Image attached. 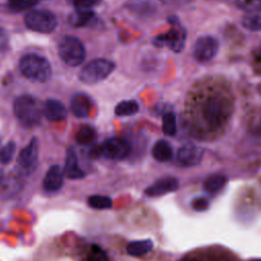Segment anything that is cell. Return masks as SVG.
I'll use <instances>...</instances> for the list:
<instances>
[{
  "instance_id": "1",
  "label": "cell",
  "mask_w": 261,
  "mask_h": 261,
  "mask_svg": "<svg viewBox=\"0 0 261 261\" xmlns=\"http://www.w3.org/2000/svg\"><path fill=\"white\" fill-rule=\"evenodd\" d=\"M230 110L231 104L228 97L215 93L204 100L201 106V115L209 126L217 127L228 118Z\"/></svg>"
},
{
  "instance_id": "2",
  "label": "cell",
  "mask_w": 261,
  "mask_h": 261,
  "mask_svg": "<svg viewBox=\"0 0 261 261\" xmlns=\"http://www.w3.org/2000/svg\"><path fill=\"white\" fill-rule=\"evenodd\" d=\"M18 68L25 79L38 83L47 82L52 73L49 60L37 53H28L23 55L19 59Z\"/></svg>"
},
{
  "instance_id": "3",
  "label": "cell",
  "mask_w": 261,
  "mask_h": 261,
  "mask_svg": "<svg viewBox=\"0 0 261 261\" xmlns=\"http://www.w3.org/2000/svg\"><path fill=\"white\" fill-rule=\"evenodd\" d=\"M13 113L23 127L31 128L41 122L43 111L36 98L31 95H20L14 99Z\"/></svg>"
},
{
  "instance_id": "4",
  "label": "cell",
  "mask_w": 261,
  "mask_h": 261,
  "mask_svg": "<svg viewBox=\"0 0 261 261\" xmlns=\"http://www.w3.org/2000/svg\"><path fill=\"white\" fill-rule=\"evenodd\" d=\"M57 51L60 59L71 67L81 65L86 57V49L74 36H63L57 44Z\"/></svg>"
},
{
  "instance_id": "5",
  "label": "cell",
  "mask_w": 261,
  "mask_h": 261,
  "mask_svg": "<svg viewBox=\"0 0 261 261\" xmlns=\"http://www.w3.org/2000/svg\"><path fill=\"white\" fill-rule=\"evenodd\" d=\"M115 69V64L106 58H96L82 67L79 79L87 85H94L104 81Z\"/></svg>"
},
{
  "instance_id": "6",
  "label": "cell",
  "mask_w": 261,
  "mask_h": 261,
  "mask_svg": "<svg viewBox=\"0 0 261 261\" xmlns=\"http://www.w3.org/2000/svg\"><path fill=\"white\" fill-rule=\"evenodd\" d=\"M25 27L34 32L50 34L55 31L58 21L56 15L48 9H32L23 18Z\"/></svg>"
},
{
  "instance_id": "7",
  "label": "cell",
  "mask_w": 261,
  "mask_h": 261,
  "mask_svg": "<svg viewBox=\"0 0 261 261\" xmlns=\"http://www.w3.org/2000/svg\"><path fill=\"white\" fill-rule=\"evenodd\" d=\"M169 22L171 23V28L168 30V32L155 37L153 44L157 47L166 46L174 52H180L185 47L187 32L176 17H170Z\"/></svg>"
},
{
  "instance_id": "8",
  "label": "cell",
  "mask_w": 261,
  "mask_h": 261,
  "mask_svg": "<svg viewBox=\"0 0 261 261\" xmlns=\"http://www.w3.org/2000/svg\"><path fill=\"white\" fill-rule=\"evenodd\" d=\"M39 140L32 138L25 147H23L17 156V167L21 175H30L38 165L39 159Z\"/></svg>"
},
{
  "instance_id": "9",
  "label": "cell",
  "mask_w": 261,
  "mask_h": 261,
  "mask_svg": "<svg viewBox=\"0 0 261 261\" xmlns=\"http://www.w3.org/2000/svg\"><path fill=\"white\" fill-rule=\"evenodd\" d=\"M218 41L212 36H203L197 39L193 47L194 58L201 62H207L211 60L218 52Z\"/></svg>"
},
{
  "instance_id": "10",
  "label": "cell",
  "mask_w": 261,
  "mask_h": 261,
  "mask_svg": "<svg viewBox=\"0 0 261 261\" xmlns=\"http://www.w3.org/2000/svg\"><path fill=\"white\" fill-rule=\"evenodd\" d=\"M102 153L105 158L111 160H123L130 153L129 143L119 137H112L102 144Z\"/></svg>"
},
{
  "instance_id": "11",
  "label": "cell",
  "mask_w": 261,
  "mask_h": 261,
  "mask_svg": "<svg viewBox=\"0 0 261 261\" xmlns=\"http://www.w3.org/2000/svg\"><path fill=\"white\" fill-rule=\"evenodd\" d=\"M203 156L204 151L201 147L193 144H186L177 150L176 159L180 165L192 167L200 164Z\"/></svg>"
},
{
  "instance_id": "12",
  "label": "cell",
  "mask_w": 261,
  "mask_h": 261,
  "mask_svg": "<svg viewBox=\"0 0 261 261\" xmlns=\"http://www.w3.org/2000/svg\"><path fill=\"white\" fill-rule=\"evenodd\" d=\"M179 187L178 180L172 176H165L157 179L150 185L146 190L145 194L148 197H160L176 191Z\"/></svg>"
},
{
  "instance_id": "13",
  "label": "cell",
  "mask_w": 261,
  "mask_h": 261,
  "mask_svg": "<svg viewBox=\"0 0 261 261\" xmlns=\"http://www.w3.org/2000/svg\"><path fill=\"white\" fill-rule=\"evenodd\" d=\"M43 114L49 121H61L67 116L65 105L57 99H47L43 105Z\"/></svg>"
},
{
  "instance_id": "14",
  "label": "cell",
  "mask_w": 261,
  "mask_h": 261,
  "mask_svg": "<svg viewBox=\"0 0 261 261\" xmlns=\"http://www.w3.org/2000/svg\"><path fill=\"white\" fill-rule=\"evenodd\" d=\"M64 172L59 165H51L43 179V189L46 192H57L63 186Z\"/></svg>"
},
{
  "instance_id": "15",
  "label": "cell",
  "mask_w": 261,
  "mask_h": 261,
  "mask_svg": "<svg viewBox=\"0 0 261 261\" xmlns=\"http://www.w3.org/2000/svg\"><path fill=\"white\" fill-rule=\"evenodd\" d=\"M92 109V100L85 93H76L70 100V111L79 118H86L89 116Z\"/></svg>"
},
{
  "instance_id": "16",
  "label": "cell",
  "mask_w": 261,
  "mask_h": 261,
  "mask_svg": "<svg viewBox=\"0 0 261 261\" xmlns=\"http://www.w3.org/2000/svg\"><path fill=\"white\" fill-rule=\"evenodd\" d=\"M63 172L64 176L69 179H81L85 177V172L79 165L77 156L72 147H69L66 150Z\"/></svg>"
},
{
  "instance_id": "17",
  "label": "cell",
  "mask_w": 261,
  "mask_h": 261,
  "mask_svg": "<svg viewBox=\"0 0 261 261\" xmlns=\"http://www.w3.org/2000/svg\"><path fill=\"white\" fill-rule=\"evenodd\" d=\"M152 156L158 162H167L172 157V147L167 141L159 140L152 148Z\"/></svg>"
},
{
  "instance_id": "18",
  "label": "cell",
  "mask_w": 261,
  "mask_h": 261,
  "mask_svg": "<svg viewBox=\"0 0 261 261\" xmlns=\"http://www.w3.org/2000/svg\"><path fill=\"white\" fill-rule=\"evenodd\" d=\"M153 248V242L151 240H138L129 242L126 246V253L134 257H140L148 252H150Z\"/></svg>"
},
{
  "instance_id": "19",
  "label": "cell",
  "mask_w": 261,
  "mask_h": 261,
  "mask_svg": "<svg viewBox=\"0 0 261 261\" xmlns=\"http://www.w3.org/2000/svg\"><path fill=\"white\" fill-rule=\"evenodd\" d=\"M97 138V132L94 126L90 124H83L79 127L75 134V141L81 146H88L95 142Z\"/></svg>"
},
{
  "instance_id": "20",
  "label": "cell",
  "mask_w": 261,
  "mask_h": 261,
  "mask_svg": "<svg viewBox=\"0 0 261 261\" xmlns=\"http://www.w3.org/2000/svg\"><path fill=\"white\" fill-rule=\"evenodd\" d=\"M95 13L91 9H75V12L71 14L69 22L73 27H86L94 22Z\"/></svg>"
},
{
  "instance_id": "21",
  "label": "cell",
  "mask_w": 261,
  "mask_h": 261,
  "mask_svg": "<svg viewBox=\"0 0 261 261\" xmlns=\"http://www.w3.org/2000/svg\"><path fill=\"white\" fill-rule=\"evenodd\" d=\"M242 25L252 32L261 31V9L248 11L242 17Z\"/></svg>"
},
{
  "instance_id": "22",
  "label": "cell",
  "mask_w": 261,
  "mask_h": 261,
  "mask_svg": "<svg viewBox=\"0 0 261 261\" xmlns=\"http://www.w3.org/2000/svg\"><path fill=\"white\" fill-rule=\"evenodd\" d=\"M226 184V177L222 174H213L208 176L204 181V189L207 193L214 195L218 193Z\"/></svg>"
},
{
  "instance_id": "23",
  "label": "cell",
  "mask_w": 261,
  "mask_h": 261,
  "mask_svg": "<svg viewBox=\"0 0 261 261\" xmlns=\"http://www.w3.org/2000/svg\"><path fill=\"white\" fill-rule=\"evenodd\" d=\"M139 111V104L136 100H123L119 102L115 108L114 113L117 116H130Z\"/></svg>"
},
{
  "instance_id": "24",
  "label": "cell",
  "mask_w": 261,
  "mask_h": 261,
  "mask_svg": "<svg viewBox=\"0 0 261 261\" xmlns=\"http://www.w3.org/2000/svg\"><path fill=\"white\" fill-rule=\"evenodd\" d=\"M88 204L92 208L98 209V210L110 209L112 207V199L108 196L93 195L88 198Z\"/></svg>"
},
{
  "instance_id": "25",
  "label": "cell",
  "mask_w": 261,
  "mask_h": 261,
  "mask_svg": "<svg viewBox=\"0 0 261 261\" xmlns=\"http://www.w3.org/2000/svg\"><path fill=\"white\" fill-rule=\"evenodd\" d=\"M176 117L172 112H166L162 116V132L164 135L172 137L176 134Z\"/></svg>"
},
{
  "instance_id": "26",
  "label": "cell",
  "mask_w": 261,
  "mask_h": 261,
  "mask_svg": "<svg viewBox=\"0 0 261 261\" xmlns=\"http://www.w3.org/2000/svg\"><path fill=\"white\" fill-rule=\"evenodd\" d=\"M21 185H22L21 178L19 176L14 175V176H8L7 178H4L0 188L2 189L4 194L13 195L17 191H19V189L21 188Z\"/></svg>"
},
{
  "instance_id": "27",
  "label": "cell",
  "mask_w": 261,
  "mask_h": 261,
  "mask_svg": "<svg viewBox=\"0 0 261 261\" xmlns=\"http://www.w3.org/2000/svg\"><path fill=\"white\" fill-rule=\"evenodd\" d=\"M16 150V145L13 141L6 143L0 150V163L6 165L11 162Z\"/></svg>"
},
{
  "instance_id": "28",
  "label": "cell",
  "mask_w": 261,
  "mask_h": 261,
  "mask_svg": "<svg viewBox=\"0 0 261 261\" xmlns=\"http://www.w3.org/2000/svg\"><path fill=\"white\" fill-rule=\"evenodd\" d=\"M87 261H109L106 252L98 245H92L87 256Z\"/></svg>"
},
{
  "instance_id": "29",
  "label": "cell",
  "mask_w": 261,
  "mask_h": 261,
  "mask_svg": "<svg viewBox=\"0 0 261 261\" xmlns=\"http://www.w3.org/2000/svg\"><path fill=\"white\" fill-rule=\"evenodd\" d=\"M9 7L15 11H21L33 8L39 0H7Z\"/></svg>"
},
{
  "instance_id": "30",
  "label": "cell",
  "mask_w": 261,
  "mask_h": 261,
  "mask_svg": "<svg viewBox=\"0 0 261 261\" xmlns=\"http://www.w3.org/2000/svg\"><path fill=\"white\" fill-rule=\"evenodd\" d=\"M75 9H91L98 5L102 0H66Z\"/></svg>"
},
{
  "instance_id": "31",
  "label": "cell",
  "mask_w": 261,
  "mask_h": 261,
  "mask_svg": "<svg viewBox=\"0 0 261 261\" xmlns=\"http://www.w3.org/2000/svg\"><path fill=\"white\" fill-rule=\"evenodd\" d=\"M209 201L204 197H196L191 201V207L197 212H204L209 208Z\"/></svg>"
},
{
  "instance_id": "32",
  "label": "cell",
  "mask_w": 261,
  "mask_h": 261,
  "mask_svg": "<svg viewBox=\"0 0 261 261\" xmlns=\"http://www.w3.org/2000/svg\"><path fill=\"white\" fill-rule=\"evenodd\" d=\"M237 5L241 9L253 11L261 9V0H237Z\"/></svg>"
},
{
  "instance_id": "33",
  "label": "cell",
  "mask_w": 261,
  "mask_h": 261,
  "mask_svg": "<svg viewBox=\"0 0 261 261\" xmlns=\"http://www.w3.org/2000/svg\"><path fill=\"white\" fill-rule=\"evenodd\" d=\"M9 47V37L5 30L0 27V52H4Z\"/></svg>"
},
{
  "instance_id": "34",
  "label": "cell",
  "mask_w": 261,
  "mask_h": 261,
  "mask_svg": "<svg viewBox=\"0 0 261 261\" xmlns=\"http://www.w3.org/2000/svg\"><path fill=\"white\" fill-rule=\"evenodd\" d=\"M89 156L92 158V159H97L99 158L100 156H103V153H102V145H96L94 147L91 148L90 152H89Z\"/></svg>"
},
{
  "instance_id": "35",
  "label": "cell",
  "mask_w": 261,
  "mask_h": 261,
  "mask_svg": "<svg viewBox=\"0 0 261 261\" xmlns=\"http://www.w3.org/2000/svg\"><path fill=\"white\" fill-rule=\"evenodd\" d=\"M163 3L165 4H169V5H174V4H180L187 0H161Z\"/></svg>"
},
{
  "instance_id": "36",
  "label": "cell",
  "mask_w": 261,
  "mask_h": 261,
  "mask_svg": "<svg viewBox=\"0 0 261 261\" xmlns=\"http://www.w3.org/2000/svg\"><path fill=\"white\" fill-rule=\"evenodd\" d=\"M3 180H4V174H3V171L0 169V187H1L2 182H3Z\"/></svg>"
},
{
  "instance_id": "37",
  "label": "cell",
  "mask_w": 261,
  "mask_h": 261,
  "mask_svg": "<svg viewBox=\"0 0 261 261\" xmlns=\"http://www.w3.org/2000/svg\"><path fill=\"white\" fill-rule=\"evenodd\" d=\"M257 129H258L259 133H261V120H260V123H259L258 126H257Z\"/></svg>"
},
{
  "instance_id": "38",
  "label": "cell",
  "mask_w": 261,
  "mask_h": 261,
  "mask_svg": "<svg viewBox=\"0 0 261 261\" xmlns=\"http://www.w3.org/2000/svg\"><path fill=\"white\" fill-rule=\"evenodd\" d=\"M251 261H261V259H254V260H251Z\"/></svg>"
},
{
  "instance_id": "39",
  "label": "cell",
  "mask_w": 261,
  "mask_h": 261,
  "mask_svg": "<svg viewBox=\"0 0 261 261\" xmlns=\"http://www.w3.org/2000/svg\"><path fill=\"white\" fill-rule=\"evenodd\" d=\"M260 52H261V47H260Z\"/></svg>"
}]
</instances>
